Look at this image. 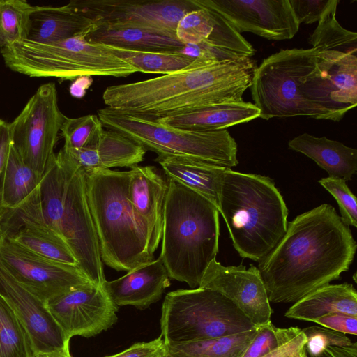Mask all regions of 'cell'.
Instances as JSON below:
<instances>
[{
    "mask_svg": "<svg viewBox=\"0 0 357 357\" xmlns=\"http://www.w3.org/2000/svg\"><path fill=\"white\" fill-rule=\"evenodd\" d=\"M356 250L335 209L323 204L296 216L258 269L273 303H294L340 278Z\"/></svg>",
    "mask_w": 357,
    "mask_h": 357,
    "instance_id": "obj_1",
    "label": "cell"
},
{
    "mask_svg": "<svg viewBox=\"0 0 357 357\" xmlns=\"http://www.w3.org/2000/svg\"><path fill=\"white\" fill-rule=\"evenodd\" d=\"M256 67L249 57L217 61L201 54L183 70L109 86L102 100L107 107L155 119L208 105L240 102Z\"/></svg>",
    "mask_w": 357,
    "mask_h": 357,
    "instance_id": "obj_2",
    "label": "cell"
},
{
    "mask_svg": "<svg viewBox=\"0 0 357 357\" xmlns=\"http://www.w3.org/2000/svg\"><path fill=\"white\" fill-rule=\"evenodd\" d=\"M167 181L160 257L169 277L195 289L218 253L219 212L200 194L172 178Z\"/></svg>",
    "mask_w": 357,
    "mask_h": 357,
    "instance_id": "obj_3",
    "label": "cell"
},
{
    "mask_svg": "<svg viewBox=\"0 0 357 357\" xmlns=\"http://www.w3.org/2000/svg\"><path fill=\"white\" fill-rule=\"evenodd\" d=\"M234 249L243 258L261 261L287 228L288 209L268 176L227 169L218 200Z\"/></svg>",
    "mask_w": 357,
    "mask_h": 357,
    "instance_id": "obj_4",
    "label": "cell"
},
{
    "mask_svg": "<svg viewBox=\"0 0 357 357\" xmlns=\"http://www.w3.org/2000/svg\"><path fill=\"white\" fill-rule=\"evenodd\" d=\"M43 215L71 249L78 268L95 285L106 280L92 219L85 172L61 149L48 164L40 183Z\"/></svg>",
    "mask_w": 357,
    "mask_h": 357,
    "instance_id": "obj_5",
    "label": "cell"
},
{
    "mask_svg": "<svg viewBox=\"0 0 357 357\" xmlns=\"http://www.w3.org/2000/svg\"><path fill=\"white\" fill-rule=\"evenodd\" d=\"M85 176L102 262L117 271H129L153 261L149 231L130 202L129 170L100 169Z\"/></svg>",
    "mask_w": 357,
    "mask_h": 357,
    "instance_id": "obj_6",
    "label": "cell"
},
{
    "mask_svg": "<svg viewBox=\"0 0 357 357\" xmlns=\"http://www.w3.org/2000/svg\"><path fill=\"white\" fill-rule=\"evenodd\" d=\"M6 65L33 77L75 80L81 77H128L135 69L114 54L107 45L76 36L50 43L28 39L1 48Z\"/></svg>",
    "mask_w": 357,
    "mask_h": 357,
    "instance_id": "obj_7",
    "label": "cell"
},
{
    "mask_svg": "<svg viewBox=\"0 0 357 357\" xmlns=\"http://www.w3.org/2000/svg\"><path fill=\"white\" fill-rule=\"evenodd\" d=\"M104 128L115 131L158 155H176L231 169L238 164L237 144L227 130L195 131L109 107L98 111Z\"/></svg>",
    "mask_w": 357,
    "mask_h": 357,
    "instance_id": "obj_8",
    "label": "cell"
},
{
    "mask_svg": "<svg viewBox=\"0 0 357 357\" xmlns=\"http://www.w3.org/2000/svg\"><path fill=\"white\" fill-rule=\"evenodd\" d=\"M255 327L230 300L208 288L169 292L162 306L160 328L165 343L221 337Z\"/></svg>",
    "mask_w": 357,
    "mask_h": 357,
    "instance_id": "obj_9",
    "label": "cell"
},
{
    "mask_svg": "<svg viewBox=\"0 0 357 357\" xmlns=\"http://www.w3.org/2000/svg\"><path fill=\"white\" fill-rule=\"evenodd\" d=\"M321 47L280 50L255 68L250 93L259 118L308 116L327 120L325 114L305 98L302 81L317 63Z\"/></svg>",
    "mask_w": 357,
    "mask_h": 357,
    "instance_id": "obj_10",
    "label": "cell"
},
{
    "mask_svg": "<svg viewBox=\"0 0 357 357\" xmlns=\"http://www.w3.org/2000/svg\"><path fill=\"white\" fill-rule=\"evenodd\" d=\"M56 85L39 86L10 124L11 141L24 162L43 176L54 158L59 132L65 121Z\"/></svg>",
    "mask_w": 357,
    "mask_h": 357,
    "instance_id": "obj_11",
    "label": "cell"
},
{
    "mask_svg": "<svg viewBox=\"0 0 357 357\" xmlns=\"http://www.w3.org/2000/svg\"><path fill=\"white\" fill-rule=\"evenodd\" d=\"M301 89L305 98L328 120L340 121L357 105V56L321 50Z\"/></svg>",
    "mask_w": 357,
    "mask_h": 357,
    "instance_id": "obj_12",
    "label": "cell"
},
{
    "mask_svg": "<svg viewBox=\"0 0 357 357\" xmlns=\"http://www.w3.org/2000/svg\"><path fill=\"white\" fill-rule=\"evenodd\" d=\"M0 263L19 284L45 303L90 282L77 266L41 257L1 235Z\"/></svg>",
    "mask_w": 357,
    "mask_h": 357,
    "instance_id": "obj_13",
    "label": "cell"
},
{
    "mask_svg": "<svg viewBox=\"0 0 357 357\" xmlns=\"http://www.w3.org/2000/svg\"><path fill=\"white\" fill-rule=\"evenodd\" d=\"M73 5L97 24L136 26L176 37V27L188 12L197 8L192 0H73Z\"/></svg>",
    "mask_w": 357,
    "mask_h": 357,
    "instance_id": "obj_14",
    "label": "cell"
},
{
    "mask_svg": "<svg viewBox=\"0 0 357 357\" xmlns=\"http://www.w3.org/2000/svg\"><path fill=\"white\" fill-rule=\"evenodd\" d=\"M219 14L238 33L271 40L291 39L299 29L289 0H193Z\"/></svg>",
    "mask_w": 357,
    "mask_h": 357,
    "instance_id": "obj_15",
    "label": "cell"
},
{
    "mask_svg": "<svg viewBox=\"0 0 357 357\" xmlns=\"http://www.w3.org/2000/svg\"><path fill=\"white\" fill-rule=\"evenodd\" d=\"M52 316L68 338L94 336L117 320L116 306L102 287L89 282L45 302Z\"/></svg>",
    "mask_w": 357,
    "mask_h": 357,
    "instance_id": "obj_16",
    "label": "cell"
},
{
    "mask_svg": "<svg viewBox=\"0 0 357 357\" xmlns=\"http://www.w3.org/2000/svg\"><path fill=\"white\" fill-rule=\"evenodd\" d=\"M223 266L213 260L206 269L199 287L215 290L229 300L255 326L271 322L273 310L257 267Z\"/></svg>",
    "mask_w": 357,
    "mask_h": 357,
    "instance_id": "obj_17",
    "label": "cell"
},
{
    "mask_svg": "<svg viewBox=\"0 0 357 357\" xmlns=\"http://www.w3.org/2000/svg\"><path fill=\"white\" fill-rule=\"evenodd\" d=\"M0 294L26 331L35 354L69 348L68 338L45 303L19 284L0 263Z\"/></svg>",
    "mask_w": 357,
    "mask_h": 357,
    "instance_id": "obj_18",
    "label": "cell"
},
{
    "mask_svg": "<svg viewBox=\"0 0 357 357\" xmlns=\"http://www.w3.org/2000/svg\"><path fill=\"white\" fill-rule=\"evenodd\" d=\"M129 199L149 234V249L154 254L162 238L167 181L153 166H134L129 170Z\"/></svg>",
    "mask_w": 357,
    "mask_h": 357,
    "instance_id": "obj_19",
    "label": "cell"
},
{
    "mask_svg": "<svg viewBox=\"0 0 357 357\" xmlns=\"http://www.w3.org/2000/svg\"><path fill=\"white\" fill-rule=\"evenodd\" d=\"M169 278L159 257L116 280H105L102 288L116 306L132 305L145 309L161 298L171 284Z\"/></svg>",
    "mask_w": 357,
    "mask_h": 357,
    "instance_id": "obj_20",
    "label": "cell"
},
{
    "mask_svg": "<svg viewBox=\"0 0 357 357\" xmlns=\"http://www.w3.org/2000/svg\"><path fill=\"white\" fill-rule=\"evenodd\" d=\"M97 22L82 13L70 1L61 6H34L30 15L27 39L50 43L76 36H85Z\"/></svg>",
    "mask_w": 357,
    "mask_h": 357,
    "instance_id": "obj_21",
    "label": "cell"
},
{
    "mask_svg": "<svg viewBox=\"0 0 357 357\" xmlns=\"http://www.w3.org/2000/svg\"><path fill=\"white\" fill-rule=\"evenodd\" d=\"M63 151L82 169L90 172L112 167H132L144 159L146 149L126 137L111 130H104L91 146Z\"/></svg>",
    "mask_w": 357,
    "mask_h": 357,
    "instance_id": "obj_22",
    "label": "cell"
},
{
    "mask_svg": "<svg viewBox=\"0 0 357 357\" xmlns=\"http://www.w3.org/2000/svg\"><path fill=\"white\" fill-rule=\"evenodd\" d=\"M259 109L250 102H230L203 106L192 111L156 120L165 125L195 131H215L259 117Z\"/></svg>",
    "mask_w": 357,
    "mask_h": 357,
    "instance_id": "obj_23",
    "label": "cell"
},
{
    "mask_svg": "<svg viewBox=\"0 0 357 357\" xmlns=\"http://www.w3.org/2000/svg\"><path fill=\"white\" fill-rule=\"evenodd\" d=\"M288 147L314 160L329 176L349 181L357 172V149L338 141L303 133L291 139Z\"/></svg>",
    "mask_w": 357,
    "mask_h": 357,
    "instance_id": "obj_24",
    "label": "cell"
},
{
    "mask_svg": "<svg viewBox=\"0 0 357 357\" xmlns=\"http://www.w3.org/2000/svg\"><path fill=\"white\" fill-rule=\"evenodd\" d=\"M331 313L357 317V292L354 285L344 282L327 284L293 303L284 316L289 319L312 321Z\"/></svg>",
    "mask_w": 357,
    "mask_h": 357,
    "instance_id": "obj_25",
    "label": "cell"
},
{
    "mask_svg": "<svg viewBox=\"0 0 357 357\" xmlns=\"http://www.w3.org/2000/svg\"><path fill=\"white\" fill-rule=\"evenodd\" d=\"M90 42L146 52L182 51L186 47L176 38L156 31L97 24L86 37Z\"/></svg>",
    "mask_w": 357,
    "mask_h": 357,
    "instance_id": "obj_26",
    "label": "cell"
},
{
    "mask_svg": "<svg viewBox=\"0 0 357 357\" xmlns=\"http://www.w3.org/2000/svg\"><path fill=\"white\" fill-rule=\"evenodd\" d=\"M155 160L167 177L204 196L218 208L220 186L227 168L176 155H158Z\"/></svg>",
    "mask_w": 357,
    "mask_h": 357,
    "instance_id": "obj_27",
    "label": "cell"
},
{
    "mask_svg": "<svg viewBox=\"0 0 357 357\" xmlns=\"http://www.w3.org/2000/svg\"><path fill=\"white\" fill-rule=\"evenodd\" d=\"M42 178L24 162L11 144L0 176V209L19 205L40 185Z\"/></svg>",
    "mask_w": 357,
    "mask_h": 357,
    "instance_id": "obj_28",
    "label": "cell"
},
{
    "mask_svg": "<svg viewBox=\"0 0 357 357\" xmlns=\"http://www.w3.org/2000/svg\"><path fill=\"white\" fill-rule=\"evenodd\" d=\"M257 328L236 335L182 343H166V357H241Z\"/></svg>",
    "mask_w": 357,
    "mask_h": 357,
    "instance_id": "obj_29",
    "label": "cell"
},
{
    "mask_svg": "<svg viewBox=\"0 0 357 357\" xmlns=\"http://www.w3.org/2000/svg\"><path fill=\"white\" fill-rule=\"evenodd\" d=\"M119 58L129 63L137 72L167 75L183 70L197 57L182 51L146 52L108 45Z\"/></svg>",
    "mask_w": 357,
    "mask_h": 357,
    "instance_id": "obj_30",
    "label": "cell"
},
{
    "mask_svg": "<svg viewBox=\"0 0 357 357\" xmlns=\"http://www.w3.org/2000/svg\"><path fill=\"white\" fill-rule=\"evenodd\" d=\"M338 0H333L308 38L312 47L356 56L357 33L343 28L336 19Z\"/></svg>",
    "mask_w": 357,
    "mask_h": 357,
    "instance_id": "obj_31",
    "label": "cell"
},
{
    "mask_svg": "<svg viewBox=\"0 0 357 357\" xmlns=\"http://www.w3.org/2000/svg\"><path fill=\"white\" fill-rule=\"evenodd\" d=\"M34 354L26 331L0 294V357H32Z\"/></svg>",
    "mask_w": 357,
    "mask_h": 357,
    "instance_id": "obj_32",
    "label": "cell"
},
{
    "mask_svg": "<svg viewBox=\"0 0 357 357\" xmlns=\"http://www.w3.org/2000/svg\"><path fill=\"white\" fill-rule=\"evenodd\" d=\"M33 7L24 0H0V48L27 39Z\"/></svg>",
    "mask_w": 357,
    "mask_h": 357,
    "instance_id": "obj_33",
    "label": "cell"
},
{
    "mask_svg": "<svg viewBox=\"0 0 357 357\" xmlns=\"http://www.w3.org/2000/svg\"><path fill=\"white\" fill-rule=\"evenodd\" d=\"M195 6L197 8L185 13L176 27V38L186 46L207 41L214 33L220 18V15L213 10Z\"/></svg>",
    "mask_w": 357,
    "mask_h": 357,
    "instance_id": "obj_34",
    "label": "cell"
},
{
    "mask_svg": "<svg viewBox=\"0 0 357 357\" xmlns=\"http://www.w3.org/2000/svg\"><path fill=\"white\" fill-rule=\"evenodd\" d=\"M98 116L87 114L77 118L66 117L61 132L64 139L63 149L79 150L96 142L104 128Z\"/></svg>",
    "mask_w": 357,
    "mask_h": 357,
    "instance_id": "obj_35",
    "label": "cell"
},
{
    "mask_svg": "<svg viewBox=\"0 0 357 357\" xmlns=\"http://www.w3.org/2000/svg\"><path fill=\"white\" fill-rule=\"evenodd\" d=\"M257 330L241 357H261L296 336L301 329L296 326L278 328L272 322Z\"/></svg>",
    "mask_w": 357,
    "mask_h": 357,
    "instance_id": "obj_36",
    "label": "cell"
},
{
    "mask_svg": "<svg viewBox=\"0 0 357 357\" xmlns=\"http://www.w3.org/2000/svg\"><path fill=\"white\" fill-rule=\"evenodd\" d=\"M347 181L342 178L328 176L319 180L337 202L340 218L347 226L357 227L356 197L348 187Z\"/></svg>",
    "mask_w": 357,
    "mask_h": 357,
    "instance_id": "obj_37",
    "label": "cell"
},
{
    "mask_svg": "<svg viewBox=\"0 0 357 357\" xmlns=\"http://www.w3.org/2000/svg\"><path fill=\"white\" fill-rule=\"evenodd\" d=\"M306 337L305 345L307 355L321 354L329 346H348L353 344L345 334L318 326L301 329Z\"/></svg>",
    "mask_w": 357,
    "mask_h": 357,
    "instance_id": "obj_38",
    "label": "cell"
},
{
    "mask_svg": "<svg viewBox=\"0 0 357 357\" xmlns=\"http://www.w3.org/2000/svg\"><path fill=\"white\" fill-rule=\"evenodd\" d=\"M299 24L319 22L333 0H289Z\"/></svg>",
    "mask_w": 357,
    "mask_h": 357,
    "instance_id": "obj_39",
    "label": "cell"
},
{
    "mask_svg": "<svg viewBox=\"0 0 357 357\" xmlns=\"http://www.w3.org/2000/svg\"><path fill=\"white\" fill-rule=\"evenodd\" d=\"M166 343L160 335L158 338L148 342L132 344L128 349L106 357H166Z\"/></svg>",
    "mask_w": 357,
    "mask_h": 357,
    "instance_id": "obj_40",
    "label": "cell"
},
{
    "mask_svg": "<svg viewBox=\"0 0 357 357\" xmlns=\"http://www.w3.org/2000/svg\"><path fill=\"white\" fill-rule=\"evenodd\" d=\"M313 322L345 335H357V317H355L331 313L317 318Z\"/></svg>",
    "mask_w": 357,
    "mask_h": 357,
    "instance_id": "obj_41",
    "label": "cell"
},
{
    "mask_svg": "<svg viewBox=\"0 0 357 357\" xmlns=\"http://www.w3.org/2000/svg\"><path fill=\"white\" fill-rule=\"evenodd\" d=\"M306 337L301 332L287 342L261 357H289L298 354L305 345Z\"/></svg>",
    "mask_w": 357,
    "mask_h": 357,
    "instance_id": "obj_42",
    "label": "cell"
},
{
    "mask_svg": "<svg viewBox=\"0 0 357 357\" xmlns=\"http://www.w3.org/2000/svg\"><path fill=\"white\" fill-rule=\"evenodd\" d=\"M11 144L10 124L0 119V176L6 165Z\"/></svg>",
    "mask_w": 357,
    "mask_h": 357,
    "instance_id": "obj_43",
    "label": "cell"
},
{
    "mask_svg": "<svg viewBox=\"0 0 357 357\" xmlns=\"http://www.w3.org/2000/svg\"><path fill=\"white\" fill-rule=\"evenodd\" d=\"M307 355V357H357V343L348 346H329L321 354Z\"/></svg>",
    "mask_w": 357,
    "mask_h": 357,
    "instance_id": "obj_44",
    "label": "cell"
},
{
    "mask_svg": "<svg viewBox=\"0 0 357 357\" xmlns=\"http://www.w3.org/2000/svg\"><path fill=\"white\" fill-rule=\"evenodd\" d=\"M85 77H81L75 79L70 88V92L73 96L79 98L84 95L86 84H87Z\"/></svg>",
    "mask_w": 357,
    "mask_h": 357,
    "instance_id": "obj_45",
    "label": "cell"
},
{
    "mask_svg": "<svg viewBox=\"0 0 357 357\" xmlns=\"http://www.w3.org/2000/svg\"><path fill=\"white\" fill-rule=\"evenodd\" d=\"M32 357H72L69 348L35 354Z\"/></svg>",
    "mask_w": 357,
    "mask_h": 357,
    "instance_id": "obj_46",
    "label": "cell"
},
{
    "mask_svg": "<svg viewBox=\"0 0 357 357\" xmlns=\"http://www.w3.org/2000/svg\"><path fill=\"white\" fill-rule=\"evenodd\" d=\"M289 357H307L305 347L298 354Z\"/></svg>",
    "mask_w": 357,
    "mask_h": 357,
    "instance_id": "obj_47",
    "label": "cell"
}]
</instances>
